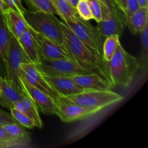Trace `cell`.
<instances>
[{
  "instance_id": "obj_1",
  "label": "cell",
  "mask_w": 148,
  "mask_h": 148,
  "mask_svg": "<svg viewBox=\"0 0 148 148\" xmlns=\"http://www.w3.org/2000/svg\"><path fill=\"white\" fill-rule=\"evenodd\" d=\"M62 26L65 43L72 60L82 69L90 73L98 74L111 83L107 62H102L95 56L63 22Z\"/></svg>"
},
{
  "instance_id": "obj_2",
  "label": "cell",
  "mask_w": 148,
  "mask_h": 148,
  "mask_svg": "<svg viewBox=\"0 0 148 148\" xmlns=\"http://www.w3.org/2000/svg\"><path fill=\"white\" fill-rule=\"evenodd\" d=\"M107 66L113 85L123 88L130 86L140 67L138 59L126 51L121 43L111 60L107 62Z\"/></svg>"
},
{
  "instance_id": "obj_3",
  "label": "cell",
  "mask_w": 148,
  "mask_h": 148,
  "mask_svg": "<svg viewBox=\"0 0 148 148\" xmlns=\"http://www.w3.org/2000/svg\"><path fill=\"white\" fill-rule=\"evenodd\" d=\"M23 15L29 27L53 40L70 56L65 43L62 22L58 20L55 14L41 11L26 10Z\"/></svg>"
},
{
  "instance_id": "obj_4",
  "label": "cell",
  "mask_w": 148,
  "mask_h": 148,
  "mask_svg": "<svg viewBox=\"0 0 148 148\" xmlns=\"http://www.w3.org/2000/svg\"><path fill=\"white\" fill-rule=\"evenodd\" d=\"M91 51L95 56L102 62H106L103 57V47L106 38L101 35L97 27L88 21H85L78 16L63 22Z\"/></svg>"
},
{
  "instance_id": "obj_5",
  "label": "cell",
  "mask_w": 148,
  "mask_h": 148,
  "mask_svg": "<svg viewBox=\"0 0 148 148\" xmlns=\"http://www.w3.org/2000/svg\"><path fill=\"white\" fill-rule=\"evenodd\" d=\"M102 19L96 27L104 38L113 34L122 35L127 27L125 16L116 0H100Z\"/></svg>"
},
{
  "instance_id": "obj_6",
  "label": "cell",
  "mask_w": 148,
  "mask_h": 148,
  "mask_svg": "<svg viewBox=\"0 0 148 148\" xmlns=\"http://www.w3.org/2000/svg\"><path fill=\"white\" fill-rule=\"evenodd\" d=\"M76 103L99 111L103 108L121 102L124 97L111 90H84L82 92L66 96Z\"/></svg>"
},
{
  "instance_id": "obj_7",
  "label": "cell",
  "mask_w": 148,
  "mask_h": 148,
  "mask_svg": "<svg viewBox=\"0 0 148 148\" xmlns=\"http://www.w3.org/2000/svg\"><path fill=\"white\" fill-rule=\"evenodd\" d=\"M25 62H30L20 46L17 39L10 32L6 79L13 87L20 91H24L20 77V66L22 64Z\"/></svg>"
},
{
  "instance_id": "obj_8",
  "label": "cell",
  "mask_w": 148,
  "mask_h": 148,
  "mask_svg": "<svg viewBox=\"0 0 148 148\" xmlns=\"http://www.w3.org/2000/svg\"><path fill=\"white\" fill-rule=\"evenodd\" d=\"M54 101L55 114L63 122L69 123L83 119L98 112L96 110L82 106L62 95L55 98Z\"/></svg>"
},
{
  "instance_id": "obj_9",
  "label": "cell",
  "mask_w": 148,
  "mask_h": 148,
  "mask_svg": "<svg viewBox=\"0 0 148 148\" xmlns=\"http://www.w3.org/2000/svg\"><path fill=\"white\" fill-rule=\"evenodd\" d=\"M36 66L43 75L47 76L70 77L74 75L90 73L68 58L51 61L42 60L38 64H36Z\"/></svg>"
},
{
  "instance_id": "obj_10",
  "label": "cell",
  "mask_w": 148,
  "mask_h": 148,
  "mask_svg": "<svg viewBox=\"0 0 148 148\" xmlns=\"http://www.w3.org/2000/svg\"><path fill=\"white\" fill-rule=\"evenodd\" d=\"M20 77H23L30 85L45 92L54 99L60 95L48 82L43 74L38 69L36 64L31 62L22 64L20 69Z\"/></svg>"
},
{
  "instance_id": "obj_11",
  "label": "cell",
  "mask_w": 148,
  "mask_h": 148,
  "mask_svg": "<svg viewBox=\"0 0 148 148\" xmlns=\"http://www.w3.org/2000/svg\"><path fill=\"white\" fill-rule=\"evenodd\" d=\"M20 80L25 92L31 98L39 111L47 115L55 114V101L53 97L30 85L23 77H20Z\"/></svg>"
},
{
  "instance_id": "obj_12",
  "label": "cell",
  "mask_w": 148,
  "mask_h": 148,
  "mask_svg": "<svg viewBox=\"0 0 148 148\" xmlns=\"http://www.w3.org/2000/svg\"><path fill=\"white\" fill-rule=\"evenodd\" d=\"M30 30L40 48L42 60L51 61L54 59H64V58H68L71 59L70 56L53 40L35 31L33 29L30 28Z\"/></svg>"
},
{
  "instance_id": "obj_13",
  "label": "cell",
  "mask_w": 148,
  "mask_h": 148,
  "mask_svg": "<svg viewBox=\"0 0 148 148\" xmlns=\"http://www.w3.org/2000/svg\"><path fill=\"white\" fill-rule=\"evenodd\" d=\"M72 80L84 90H111L114 88L112 83L96 73H86L70 77Z\"/></svg>"
},
{
  "instance_id": "obj_14",
  "label": "cell",
  "mask_w": 148,
  "mask_h": 148,
  "mask_svg": "<svg viewBox=\"0 0 148 148\" xmlns=\"http://www.w3.org/2000/svg\"><path fill=\"white\" fill-rule=\"evenodd\" d=\"M23 51L25 53L29 62L31 63L38 64L42 61V56L40 48L34 38L30 28L27 27L24 33L17 39Z\"/></svg>"
},
{
  "instance_id": "obj_15",
  "label": "cell",
  "mask_w": 148,
  "mask_h": 148,
  "mask_svg": "<svg viewBox=\"0 0 148 148\" xmlns=\"http://www.w3.org/2000/svg\"><path fill=\"white\" fill-rule=\"evenodd\" d=\"M0 105L7 109L14 108V105L26 95L25 92L16 89L6 78L0 75Z\"/></svg>"
},
{
  "instance_id": "obj_16",
  "label": "cell",
  "mask_w": 148,
  "mask_h": 148,
  "mask_svg": "<svg viewBox=\"0 0 148 148\" xmlns=\"http://www.w3.org/2000/svg\"><path fill=\"white\" fill-rule=\"evenodd\" d=\"M44 77L50 85L60 95L64 96L75 95L84 90L83 88L79 87L69 77H52L47 75H44Z\"/></svg>"
},
{
  "instance_id": "obj_17",
  "label": "cell",
  "mask_w": 148,
  "mask_h": 148,
  "mask_svg": "<svg viewBox=\"0 0 148 148\" xmlns=\"http://www.w3.org/2000/svg\"><path fill=\"white\" fill-rule=\"evenodd\" d=\"M4 14L9 31L18 39L28 27L25 19L23 14L12 8H7Z\"/></svg>"
},
{
  "instance_id": "obj_18",
  "label": "cell",
  "mask_w": 148,
  "mask_h": 148,
  "mask_svg": "<svg viewBox=\"0 0 148 148\" xmlns=\"http://www.w3.org/2000/svg\"><path fill=\"white\" fill-rule=\"evenodd\" d=\"M10 40V31L4 14H0V75L7 77V58Z\"/></svg>"
},
{
  "instance_id": "obj_19",
  "label": "cell",
  "mask_w": 148,
  "mask_h": 148,
  "mask_svg": "<svg viewBox=\"0 0 148 148\" xmlns=\"http://www.w3.org/2000/svg\"><path fill=\"white\" fill-rule=\"evenodd\" d=\"M14 108L24 113L32 120H33L36 124V127H38V128L43 127V124L40 115H39L38 109L34 102L32 101L31 98L27 94L25 95L24 98H22L14 105Z\"/></svg>"
},
{
  "instance_id": "obj_20",
  "label": "cell",
  "mask_w": 148,
  "mask_h": 148,
  "mask_svg": "<svg viewBox=\"0 0 148 148\" xmlns=\"http://www.w3.org/2000/svg\"><path fill=\"white\" fill-rule=\"evenodd\" d=\"M148 7H140L127 21V26L132 34L140 33L148 25Z\"/></svg>"
},
{
  "instance_id": "obj_21",
  "label": "cell",
  "mask_w": 148,
  "mask_h": 148,
  "mask_svg": "<svg viewBox=\"0 0 148 148\" xmlns=\"http://www.w3.org/2000/svg\"><path fill=\"white\" fill-rule=\"evenodd\" d=\"M31 140L17 138L6 132L2 126H0V148L26 147H28Z\"/></svg>"
},
{
  "instance_id": "obj_22",
  "label": "cell",
  "mask_w": 148,
  "mask_h": 148,
  "mask_svg": "<svg viewBox=\"0 0 148 148\" xmlns=\"http://www.w3.org/2000/svg\"><path fill=\"white\" fill-rule=\"evenodd\" d=\"M56 10V14L63 22L67 21L78 16L76 7L72 4L69 0H53Z\"/></svg>"
},
{
  "instance_id": "obj_23",
  "label": "cell",
  "mask_w": 148,
  "mask_h": 148,
  "mask_svg": "<svg viewBox=\"0 0 148 148\" xmlns=\"http://www.w3.org/2000/svg\"><path fill=\"white\" fill-rule=\"evenodd\" d=\"M120 36L117 34H113L107 36L104 40L103 47V57L106 62H108L115 53L118 45L120 43Z\"/></svg>"
},
{
  "instance_id": "obj_24",
  "label": "cell",
  "mask_w": 148,
  "mask_h": 148,
  "mask_svg": "<svg viewBox=\"0 0 148 148\" xmlns=\"http://www.w3.org/2000/svg\"><path fill=\"white\" fill-rule=\"evenodd\" d=\"M30 10L41 11L56 14L53 0H24Z\"/></svg>"
},
{
  "instance_id": "obj_25",
  "label": "cell",
  "mask_w": 148,
  "mask_h": 148,
  "mask_svg": "<svg viewBox=\"0 0 148 148\" xmlns=\"http://www.w3.org/2000/svg\"><path fill=\"white\" fill-rule=\"evenodd\" d=\"M3 127L7 132L14 137L20 139H25V140H31L30 134L23 128V126H21L17 122L6 124L3 126Z\"/></svg>"
},
{
  "instance_id": "obj_26",
  "label": "cell",
  "mask_w": 148,
  "mask_h": 148,
  "mask_svg": "<svg viewBox=\"0 0 148 148\" xmlns=\"http://www.w3.org/2000/svg\"><path fill=\"white\" fill-rule=\"evenodd\" d=\"M10 111V114L13 117V119L23 127L30 129L36 127V124L33 121V120H32L30 117L27 116L26 114H25L22 111H19L14 108H11Z\"/></svg>"
},
{
  "instance_id": "obj_27",
  "label": "cell",
  "mask_w": 148,
  "mask_h": 148,
  "mask_svg": "<svg viewBox=\"0 0 148 148\" xmlns=\"http://www.w3.org/2000/svg\"><path fill=\"white\" fill-rule=\"evenodd\" d=\"M140 40H141V53H140V64L146 66L147 62L148 54V25L145 26L143 31L140 32Z\"/></svg>"
},
{
  "instance_id": "obj_28",
  "label": "cell",
  "mask_w": 148,
  "mask_h": 148,
  "mask_svg": "<svg viewBox=\"0 0 148 148\" xmlns=\"http://www.w3.org/2000/svg\"><path fill=\"white\" fill-rule=\"evenodd\" d=\"M75 7L79 18L85 21H90L92 20V12L88 0H79Z\"/></svg>"
},
{
  "instance_id": "obj_29",
  "label": "cell",
  "mask_w": 148,
  "mask_h": 148,
  "mask_svg": "<svg viewBox=\"0 0 148 148\" xmlns=\"http://www.w3.org/2000/svg\"><path fill=\"white\" fill-rule=\"evenodd\" d=\"M92 12V19L99 23L102 19V13H101V4L100 0H88Z\"/></svg>"
},
{
  "instance_id": "obj_30",
  "label": "cell",
  "mask_w": 148,
  "mask_h": 148,
  "mask_svg": "<svg viewBox=\"0 0 148 148\" xmlns=\"http://www.w3.org/2000/svg\"><path fill=\"white\" fill-rule=\"evenodd\" d=\"M140 7V4H139L137 0H127V8H126L124 16L126 18V22L127 21L130 16L135 12Z\"/></svg>"
},
{
  "instance_id": "obj_31",
  "label": "cell",
  "mask_w": 148,
  "mask_h": 148,
  "mask_svg": "<svg viewBox=\"0 0 148 148\" xmlns=\"http://www.w3.org/2000/svg\"><path fill=\"white\" fill-rule=\"evenodd\" d=\"M7 8H12L20 12L21 14L25 12L26 9L23 4V0H4Z\"/></svg>"
},
{
  "instance_id": "obj_32",
  "label": "cell",
  "mask_w": 148,
  "mask_h": 148,
  "mask_svg": "<svg viewBox=\"0 0 148 148\" xmlns=\"http://www.w3.org/2000/svg\"><path fill=\"white\" fill-rule=\"evenodd\" d=\"M17 122L13 119L11 114H8L6 111H4L0 108V126H4L6 124H11V123Z\"/></svg>"
},
{
  "instance_id": "obj_33",
  "label": "cell",
  "mask_w": 148,
  "mask_h": 148,
  "mask_svg": "<svg viewBox=\"0 0 148 148\" xmlns=\"http://www.w3.org/2000/svg\"><path fill=\"white\" fill-rule=\"evenodd\" d=\"M116 1L117 4H118L119 7L120 8V10L122 11V12L125 13L126 11V8H127V0H116Z\"/></svg>"
},
{
  "instance_id": "obj_34",
  "label": "cell",
  "mask_w": 148,
  "mask_h": 148,
  "mask_svg": "<svg viewBox=\"0 0 148 148\" xmlns=\"http://www.w3.org/2000/svg\"><path fill=\"white\" fill-rule=\"evenodd\" d=\"M7 9L4 0H0V14H3Z\"/></svg>"
},
{
  "instance_id": "obj_35",
  "label": "cell",
  "mask_w": 148,
  "mask_h": 148,
  "mask_svg": "<svg viewBox=\"0 0 148 148\" xmlns=\"http://www.w3.org/2000/svg\"><path fill=\"white\" fill-rule=\"evenodd\" d=\"M140 7H148V0H137Z\"/></svg>"
},
{
  "instance_id": "obj_36",
  "label": "cell",
  "mask_w": 148,
  "mask_h": 148,
  "mask_svg": "<svg viewBox=\"0 0 148 148\" xmlns=\"http://www.w3.org/2000/svg\"><path fill=\"white\" fill-rule=\"evenodd\" d=\"M79 1V0H69V1H70L71 3H72V4L73 6H76V4H77V1Z\"/></svg>"
},
{
  "instance_id": "obj_37",
  "label": "cell",
  "mask_w": 148,
  "mask_h": 148,
  "mask_svg": "<svg viewBox=\"0 0 148 148\" xmlns=\"http://www.w3.org/2000/svg\"><path fill=\"white\" fill-rule=\"evenodd\" d=\"M0 95H1V89H0Z\"/></svg>"
}]
</instances>
